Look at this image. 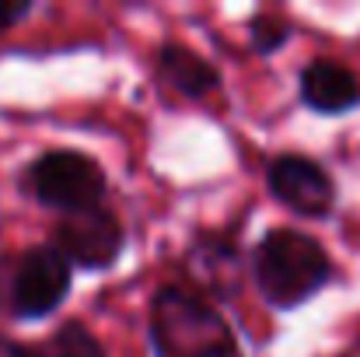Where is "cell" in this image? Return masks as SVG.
<instances>
[{
	"mask_svg": "<svg viewBox=\"0 0 360 357\" xmlns=\"http://www.w3.org/2000/svg\"><path fill=\"white\" fill-rule=\"evenodd\" d=\"M150 340L158 357H238L235 337L217 308L179 287L158 291L150 305Z\"/></svg>",
	"mask_w": 360,
	"mask_h": 357,
	"instance_id": "1",
	"label": "cell"
},
{
	"mask_svg": "<svg viewBox=\"0 0 360 357\" xmlns=\"http://www.w3.org/2000/svg\"><path fill=\"white\" fill-rule=\"evenodd\" d=\"M329 277V259L315 238L301 232H269L255 245V280L262 294L280 305L294 308L311 298Z\"/></svg>",
	"mask_w": 360,
	"mask_h": 357,
	"instance_id": "2",
	"label": "cell"
},
{
	"mask_svg": "<svg viewBox=\"0 0 360 357\" xmlns=\"http://www.w3.org/2000/svg\"><path fill=\"white\" fill-rule=\"evenodd\" d=\"M28 175L35 196L49 207H60L63 214L95 211L105 193L102 168L77 151H49L28 168Z\"/></svg>",
	"mask_w": 360,
	"mask_h": 357,
	"instance_id": "3",
	"label": "cell"
},
{
	"mask_svg": "<svg viewBox=\"0 0 360 357\" xmlns=\"http://www.w3.org/2000/svg\"><path fill=\"white\" fill-rule=\"evenodd\" d=\"M67 287H70L67 256L60 249L39 245V249H28L14 266L11 305L18 315H46L63 301Z\"/></svg>",
	"mask_w": 360,
	"mask_h": 357,
	"instance_id": "4",
	"label": "cell"
},
{
	"mask_svg": "<svg viewBox=\"0 0 360 357\" xmlns=\"http://www.w3.org/2000/svg\"><path fill=\"white\" fill-rule=\"evenodd\" d=\"M56 245L67 259L81 266H109L122 249V228L102 207L67 214L56 228Z\"/></svg>",
	"mask_w": 360,
	"mask_h": 357,
	"instance_id": "5",
	"label": "cell"
},
{
	"mask_svg": "<svg viewBox=\"0 0 360 357\" xmlns=\"http://www.w3.org/2000/svg\"><path fill=\"white\" fill-rule=\"evenodd\" d=\"M269 189L304 218H319L333 207V179L301 154H280L269 165Z\"/></svg>",
	"mask_w": 360,
	"mask_h": 357,
	"instance_id": "6",
	"label": "cell"
},
{
	"mask_svg": "<svg viewBox=\"0 0 360 357\" xmlns=\"http://www.w3.org/2000/svg\"><path fill=\"white\" fill-rule=\"evenodd\" d=\"M301 99L319 113H343L360 102V84L347 67L333 60H315L301 74Z\"/></svg>",
	"mask_w": 360,
	"mask_h": 357,
	"instance_id": "7",
	"label": "cell"
},
{
	"mask_svg": "<svg viewBox=\"0 0 360 357\" xmlns=\"http://www.w3.org/2000/svg\"><path fill=\"white\" fill-rule=\"evenodd\" d=\"M161 74L168 77V84H175L186 95H203L217 84V70L186 46H165L161 49Z\"/></svg>",
	"mask_w": 360,
	"mask_h": 357,
	"instance_id": "8",
	"label": "cell"
},
{
	"mask_svg": "<svg viewBox=\"0 0 360 357\" xmlns=\"http://www.w3.org/2000/svg\"><path fill=\"white\" fill-rule=\"evenodd\" d=\"M46 357H102V351L77 322H70L53 337V344L46 347Z\"/></svg>",
	"mask_w": 360,
	"mask_h": 357,
	"instance_id": "9",
	"label": "cell"
},
{
	"mask_svg": "<svg viewBox=\"0 0 360 357\" xmlns=\"http://www.w3.org/2000/svg\"><path fill=\"white\" fill-rule=\"evenodd\" d=\"M283 39H287V28H283L280 21H273V18H255V21H252V42L259 46V53L276 49Z\"/></svg>",
	"mask_w": 360,
	"mask_h": 357,
	"instance_id": "10",
	"label": "cell"
},
{
	"mask_svg": "<svg viewBox=\"0 0 360 357\" xmlns=\"http://www.w3.org/2000/svg\"><path fill=\"white\" fill-rule=\"evenodd\" d=\"M32 7L28 4H0V28H7L11 21H18V18H25Z\"/></svg>",
	"mask_w": 360,
	"mask_h": 357,
	"instance_id": "11",
	"label": "cell"
}]
</instances>
